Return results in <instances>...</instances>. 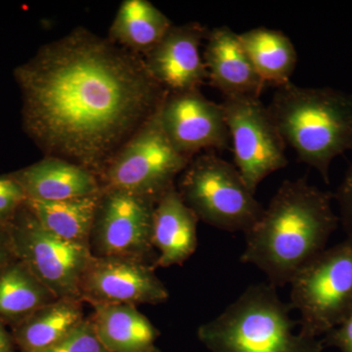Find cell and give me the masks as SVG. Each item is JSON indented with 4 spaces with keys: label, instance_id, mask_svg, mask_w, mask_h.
<instances>
[{
    "label": "cell",
    "instance_id": "cb8c5ba5",
    "mask_svg": "<svg viewBox=\"0 0 352 352\" xmlns=\"http://www.w3.org/2000/svg\"><path fill=\"white\" fill-rule=\"evenodd\" d=\"M25 200L24 190L10 173L0 175V226H6L24 206Z\"/></svg>",
    "mask_w": 352,
    "mask_h": 352
},
{
    "label": "cell",
    "instance_id": "5bb4252c",
    "mask_svg": "<svg viewBox=\"0 0 352 352\" xmlns=\"http://www.w3.org/2000/svg\"><path fill=\"white\" fill-rule=\"evenodd\" d=\"M203 58L208 80L226 97L259 98L265 83L252 66L239 34L229 27L208 31Z\"/></svg>",
    "mask_w": 352,
    "mask_h": 352
},
{
    "label": "cell",
    "instance_id": "44dd1931",
    "mask_svg": "<svg viewBox=\"0 0 352 352\" xmlns=\"http://www.w3.org/2000/svg\"><path fill=\"white\" fill-rule=\"evenodd\" d=\"M100 194L57 201L25 200V206L50 232L90 249Z\"/></svg>",
    "mask_w": 352,
    "mask_h": 352
},
{
    "label": "cell",
    "instance_id": "484cf974",
    "mask_svg": "<svg viewBox=\"0 0 352 352\" xmlns=\"http://www.w3.org/2000/svg\"><path fill=\"white\" fill-rule=\"evenodd\" d=\"M324 346L337 347L340 352H352V312L338 327L326 333Z\"/></svg>",
    "mask_w": 352,
    "mask_h": 352
},
{
    "label": "cell",
    "instance_id": "9c48e42d",
    "mask_svg": "<svg viewBox=\"0 0 352 352\" xmlns=\"http://www.w3.org/2000/svg\"><path fill=\"white\" fill-rule=\"evenodd\" d=\"M221 106L233 147L234 166L256 195L266 177L288 166L286 143L261 99L226 97Z\"/></svg>",
    "mask_w": 352,
    "mask_h": 352
},
{
    "label": "cell",
    "instance_id": "7402d4cb",
    "mask_svg": "<svg viewBox=\"0 0 352 352\" xmlns=\"http://www.w3.org/2000/svg\"><path fill=\"white\" fill-rule=\"evenodd\" d=\"M57 298L18 259L0 272V321L3 324L13 327Z\"/></svg>",
    "mask_w": 352,
    "mask_h": 352
},
{
    "label": "cell",
    "instance_id": "30bf717a",
    "mask_svg": "<svg viewBox=\"0 0 352 352\" xmlns=\"http://www.w3.org/2000/svg\"><path fill=\"white\" fill-rule=\"evenodd\" d=\"M157 201L118 189L101 190L90 237L95 256H152L153 212Z\"/></svg>",
    "mask_w": 352,
    "mask_h": 352
},
{
    "label": "cell",
    "instance_id": "d6986e66",
    "mask_svg": "<svg viewBox=\"0 0 352 352\" xmlns=\"http://www.w3.org/2000/svg\"><path fill=\"white\" fill-rule=\"evenodd\" d=\"M173 23L148 0H124L111 25L108 38L144 57L166 36Z\"/></svg>",
    "mask_w": 352,
    "mask_h": 352
},
{
    "label": "cell",
    "instance_id": "4fadbf2b",
    "mask_svg": "<svg viewBox=\"0 0 352 352\" xmlns=\"http://www.w3.org/2000/svg\"><path fill=\"white\" fill-rule=\"evenodd\" d=\"M208 32L200 23L173 25L163 39L142 57L150 75L166 91L200 90L207 82L201 46Z\"/></svg>",
    "mask_w": 352,
    "mask_h": 352
},
{
    "label": "cell",
    "instance_id": "2e32d148",
    "mask_svg": "<svg viewBox=\"0 0 352 352\" xmlns=\"http://www.w3.org/2000/svg\"><path fill=\"white\" fill-rule=\"evenodd\" d=\"M198 221L175 185L164 192L153 212L152 245L159 251L156 267L180 265L191 258L198 245Z\"/></svg>",
    "mask_w": 352,
    "mask_h": 352
},
{
    "label": "cell",
    "instance_id": "83f0119b",
    "mask_svg": "<svg viewBox=\"0 0 352 352\" xmlns=\"http://www.w3.org/2000/svg\"><path fill=\"white\" fill-rule=\"evenodd\" d=\"M12 333L7 332L6 324L0 321V352H16Z\"/></svg>",
    "mask_w": 352,
    "mask_h": 352
},
{
    "label": "cell",
    "instance_id": "8fae6325",
    "mask_svg": "<svg viewBox=\"0 0 352 352\" xmlns=\"http://www.w3.org/2000/svg\"><path fill=\"white\" fill-rule=\"evenodd\" d=\"M82 302L90 305H157L170 293L142 259L126 256H92L80 285Z\"/></svg>",
    "mask_w": 352,
    "mask_h": 352
},
{
    "label": "cell",
    "instance_id": "9a60e30c",
    "mask_svg": "<svg viewBox=\"0 0 352 352\" xmlns=\"http://www.w3.org/2000/svg\"><path fill=\"white\" fill-rule=\"evenodd\" d=\"M10 175L24 190L27 200L65 201L97 195L102 190L94 173L60 157L44 156Z\"/></svg>",
    "mask_w": 352,
    "mask_h": 352
},
{
    "label": "cell",
    "instance_id": "3957f363",
    "mask_svg": "<svg viewBox=\"0 0 352 352\" xmlns=\"http://www.w3.org/2000/svg\"><path fill=\"white\" fill-rule=\"evenodd\" d=\"M284 142L298 161L330 183L336 157L352 151V94L331 87H278L267 106Z\"/></svg>",
    "mask_w": 352,
    "mask_h": 352
},
{
    "label": "cell",
    "instance_id": "d4e9b609",
    "mask_svg": "<svg viewBox=\"0 0 352 352\" xmlns=\"http://www.w3.org/2000/svg\"><path fill=\"white\" fill-rule=\"evenodd\" d=\"M333 196L339 206L340 224H342L346 237H352V163Z\"/></svg>",
    "mask_w": 352,
    "mask_h": 352
},
{
    "label": "cell",
    "instance_id": "ac0fdd59",
    "mask_svg": "<svg viewBox=\"0 0 352 352\" xmlns=\"http://www.w3.org/2000/svg\"><path fill=\"white\" fill-rule=\"evenodd\" d=\"M82 300L57 298L12 327L20 352H41L53 346L85 320Z\"/></svg>",
    "mask_w": 352,
    "mask_h": 352
},
{
    "label": "cell",
    "instance_id": "ba28073f",
    "mask_svg": "<svg viewBox=\"0 0 352 352\" xmlns=\"http://www.w3.org/2000/svg\"><path fill=\"white\" fill-rule=\"evenodd\" d=\"M6 226L18 261L58 298L80 300V281L94 256L89 248L50 232L25 204Z\"/></svg>",
    "mask_w": 352,
    "mask_h": 352
},
{
    "label": "cell",
    "instance_id": "e0dca14e",
    "mask_svg": "<svg viewBox=\"0 0 352 352\" xmlns=\"http://www.w3.org/2000/svg\"><path fill=\"white\" fill-rule=\"evenodd\" d=\"M95 333L109 352H149L156 347L159 330L136 305H94Z\"/></svg>",
    "mask_w": 352,
    "mask_h": 352
},
{
    "label": "cell",
    "instance_id": "5b68a950",
    "mask_svg": "<svg viewBox=\"0 0 352 352\" xmlns=\"http://www.w3.org/2000/svg\"><path fill=\"white\" fill-rule=\"evenodd\" d=\"M176 187L199 220L226 232L247 233L264 208L233 164L212 153L193 157Z\"/></svg>",
    "mask_w": 352,
    "mask_h": 352
},
{
    "label": "cell",
    "instance_id": "4316f807",
    "mask_svg": "<svg viewBox=\"0 0 352 352\" xmlns=\"http://www.w3.org/2000/svg\"><path fill=\"white\" fill-rule=\"evenodd\" d=\"M16 259L6 226H0V272Z\"/></svg>",
    "mask_w": 352,
    "mask_h": 352
},
{
    "label": "cell",
    "instance_id": "277c9868",
    "mask_svg": "<svg viewBox=\"0 0 352 352\" xmlns=\"http://www.w3.org/2000/svg\"><path fill=\"white\" fill-rule=\"evenodd\" d=\"M292 310L268 282L251 285L197 335L210 352L323 351L322 340L294 332Z\"/></svg>",
    "mask_w": 352,
    "mask_h": 352
},
{
    "label": "cell",
    "instance_id": "6da1fadb",
    "mask_svg": "<svg viewBox=\"0 0 352 352\" xmlns=\"http://www.w3.org/2000/svg\"><path fill=\"white\" fill-rule=\"evenodd\" d=\"M14 78L28 136L98 179L168 94L142 57L85 28L39 48Z\"/></svg>",
    "mask_w": 352,
    "mask_h": 352
},
{
    "label": "cell",
    "instance_id": "603a6c76",
    "mask_svg": "<svg viewBox=\"0 0 352 352\" xmlns=\"http://www.w3.org/2000/svg\"><path fill=\"white\" fill-rule=\"evenodd\" d=\"M41 352H109L101 344L94 324L90 319H85L64 338L53 346Z\"/></svg>",
    "mask_w": 352,
    "mask_h": 352
},
{
    "label": "cell",
    "instance_id": "ffe728a7",
    "mask_svg": "<svg viewBox=\"0 0 352 352\" xmlns=\"http://www.w3.org/2000/svg\"><path fill=\"white\" fill-rule=\"evenodd\" d=\"M239 38L252 66L266 85L278 88L291 82L298 53L287 34L261 27L239 34Z\"/></svg>",
    "mask_w": 352,
    "mask_h": 352
},
{
    "label": "cell",
    "instance_id": "7c38bea8",
    "mask_svg": "<svg viewBox=\"0 0 352 352\" xmlns=\"http://www.w3.org/2000/svg\"><path fill=\"white\" fill-rule=\"evenodd\" d=\"M159 115L171 144L189 159L231 145L221 104L208 100L200 90L168 92Z\"/></svg>",
    "mask_w": 352,
    "mask_h": 352
},
{
    "label": "cell",
    "instance_id": "52a82bcc",
    "mask_svg": "<svg viewBox=\"0 0 352 352\" xmlns=\"http://www.w3.org/2000/svg\"><path fill=\"white\" fill-rule=\"evenodd\" d=\"M191 161L168 140L157 110L111 160L99 182L103 189L122 190L157 201L175 186V178Z\"/></svg>",
    "mask_w": 352,
    "mask_h": 352
},
{
    "label": "cell",
    "instance_id": "8992f818",
    "mask_svg": "<svg viewBox=\"0 0 352 352\" xmlns=\"http://www.w3.org/2000/svg\"><path fill=\"white\" fill-rule=\"evenodd\" d=\"M300 335L318 339L352 312V237L326 248L289 282Z\"/></svg>",
    "mask_w": 352,
    "mask_h": 352
},
{
    "label": "cell",
    "instance_id": "7a4b0ae2",
    "mask_svg": "<svg viewBox=\"0 0 352 352\" xmlns=\"http://www.w3.org/2000/svg\"><path fill=\"white\" fill-rule=\"evenodd\" d=\"M333 196L307 178L285 180L264 208L256 223L245 233L241 263L252 264L275 288L294 276L327 248L340 226Z\"/></svg>",
    "mask_w": 352,
    "mask_h": 352
},
{
    "label": "cell",
    "instance_id": "f1b7e54d",
    "mask_svg": "<svg viewBox=\"0 0 352 352\" xmlns=\"http://www.w3.org/2000/svg\"><path fill=\"white\" fill-rule=\"evenodd\" d=\"M149 352H162L161 351H160L159 349H157V347H155V349H153L151 351H149Z\"/></svg>",
    "mask_w": 352,
    "mask_h": 352
}]
</instances>
